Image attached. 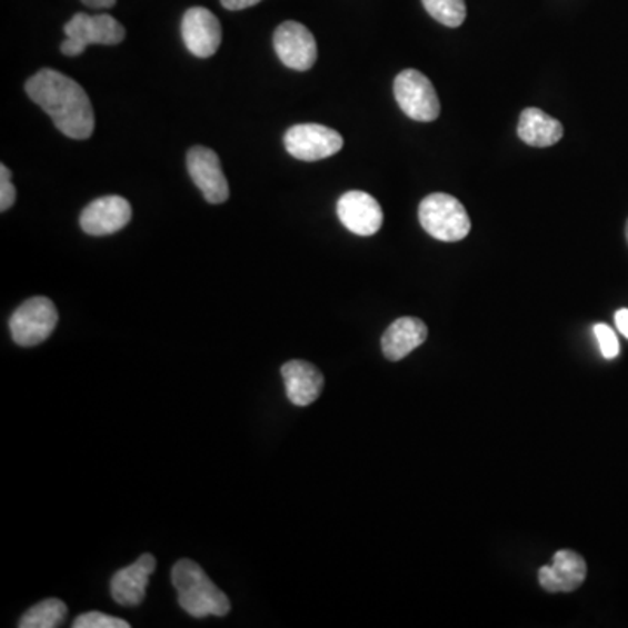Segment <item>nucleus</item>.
Segmentation results:
<instances>
[{"label":"nucleus","mask_w":628,"mask_h":628,"mask_svg":"<svg viewBox=\"0 0 628 628\" xmlns=\"http://www.w3.org/2000/svg\"><path fill=\"white\" fill-rule=\"evenodd\" d=\"M73 628H130L128 621L121 618L110 617L106 612H84L78 620L73 621Z\"/></svg>","instance_id":"nucleus-20"},{"label":"nucleus","mask_w":628,"mask_h":628,"mask_svg":"<svg viewBox=\"0 0 628 628\" xmlns=\"http://www.w3.org/2000/svg\"><path fill=\"white\" fill-rule=\"evenodd\" d=\"M187 170L208 203L220 205L228 201L229 183L217 152L208 147H192L187 154Z\"/></svg>","instance_id":"nucleus-9"},{"label":"nucleus","mask_w":628,"mask_h":628,"mask_svg":"<svg viewBox=\"0 0 628 628\" xmlns=\"http://www.w3.org/2000/svg\"><path fill=\"white\" fill-rule=\"evenodd\" d=\"M82 4L93 9L112 8L116 0H82Z\"/></svg>","instance_id":"nucleus-25"},{"label":"nucleus","mask_w":628,"mask_h":628,"mask_svg":"<svg viewBox=\"0 0 628 628\" xmlns=\"http://www.w3.org/2000/svg\"><path fill=\"white\" fill-rule=\"evenodd\" d=\"M345 146L341 134L321 124H297L285 133L288 154L300 161H321Z\"/></svg>","instance_id":"nucleus-7"},{"label":"nucleus","mask_w":628,"mask_h":628,"mask_svg":"<svg viewBox=\"0 0 628 628\" xmlns=\"http://www.w3.org/2000/svg\"><path fill=\"white\" fill-rule=\"evenodd\" d=\"M275 51L288 69L306 72L317 63L318 48L308 27L285 21L275 32Z\"/></svg>","instance_id":"nucleus-8"},{"label":"nucleus","mask_w":628,"mask_h":628,"mask_svg":"<svg viewBox=\"0 0 628 628\" xmlns=\"http://www.w3.org/2000/svg\"><path fill=\"white\" fill-rule=\"evenodd\" d=\"M615 321H617L618 330H620V332L628 339V309H620V311H617V315H615Z\"/></svg>","instance_id":"nucleus-24"},{"label":"nucleus","mask_w":628,"mask_h":628,"mask_svg":"<svg viewBox=\"0 0 628 628\" xmlns=\"http://www.w3.org/2000/svg\"><path fill=\"white\" fill-rule=\"evenodd\" d=\"M58 323L57 306L48 297H32L12 312L9 320L12 341L23 348L41 345L54 332Z\"/></svg>","instance_id":"nucleus-5"},{"label":"nucleus","mask_w":628,"mask_h":628,"mask_svg":"<svg viewBox=\"0 0 628 628\" xmlns=\"http://www.w3.org/2000/svg\"><path fill=\"white\" fill-rule=\"evenodd\" d=\"M223 8L229 11H241V9L251 8V6L259 4L262 0H220Z\"/></svg>","instance_id":"nucleus-23"},{"label":"nucleus","mask_w":628,"mask_h":628,"mask_svg":"<svg viewBox=\"0 0 628 628\" xmlns=\"http://www.w3.org/2000/svg\"><path fill=\"white\" fill-rule=\"evenodd\" d=\"M30 100L44 110L61 133L86 140L94 131V112L82 86L57 70L42 69L24 86Z\"/></svg>","instance_id":"nucleus-1"},{"label":"nucleus","mask_w":628,"mask_h":628,"mask_svg":"<svg viewBox=\"0 0 628 628\" xmlns=\"http://www.w3.org/2000/svg\"><path fill=\"white\" fill-rule=\"evenodd\" d=\"M337 216L348 231L358 236H372L382 228L381 205L367 192L349 191L337 203Z\"/></svg>","instance_id":"nucleus-12"},{"label":"nucleus","mask_w":628,"mask_h":628,"mask_svg":"<svg viewBox=\"0 0 628 628\" xmlns=\"http://www.w3.org/2000/svg\"><path fill=\"white\" fill-rule=\"evenodd\" d=\"M171 584L179 592V605L195 618L226 617L231 611L228 596L208 578L195 560L182 559L171 569Z\"/></svg>","instance_id":"nucleus-2"},{"label":"nucleus","mask_w":628,"mask_h":628,"mask_svg":"<svg viewBox=\"0 0 628 628\" xmlns=\"http://www.w3.org/2000/svg\"><path fill=\"white\" fill-rule=\"evenodd\" d=\"M398 106L413 121H435L440 114V100L430 79L419 70H403L395 79Z\"/></svg>","instance_id":"nucleus-6"},{"label":"nucleus","mask_w":628,"mask_h":628,"mask_svg":"<svg viewBox=\"0 0 628 628\" xmlns=\"http://www.w3.org/2000/svg\"><path fill=\"white\" fill-rule=\"evenodd\" d=\"M517 133L527 146L550 147L556 146L562 138L564 128L557 119L545 114L544 110L531 107L520 114Z\"/></svg>","instance_id":"nucleus-17"},{"label":"nucleus","mask_w":628,"mask_h":628,"mask_svg":"<svg viewBox=\"0 0 628 628\" xmlns=\"http://www.w3.org/2000/svg\"><path fill=\"white\" fill-rule=\"evenodd\" d=\"M625 232H627V241H628V222H627V228H625Z\"/></svg>","instance_id":"nucleus-26"},{"label":"nucleus","mask_w":628,"mask_h":628,"mask_svg":"<svg viewBox=\"0 0 628 628\" xmlns=\"http://www.w3.org/2000/svg\"><path fill=\"white\" fill-rule=\"evenodd\" d=\"M67 618V605L58 599H46L30 608L21 617L20 628H54L60 627Z\"/></svg>","instance_id":"nucleus-18"},{"label":"nucleus","mask_w":628,"mask_h":628,"mask_svg":"<svg viewBox=\"0 0 628 628\" xmlns=\"http://www.w3.org/2000/svg\"><path fill=\"white\" fill-rule=\"evenodd\" d=\"M594 332H596L597 341H599L602 357L608 358V360L617 358L620 353L617 333L612 332V329H609L608 325L605 323H597L594 327Z\"/></svg>","instance_id":"nucleus-21"},{"label":"nucleus","mask_w":628,"mask_h":628,"mask_svg":"<svg viewBox=\"0 0 628 628\" xmlns=\"http://www.w3.org/2000/svg\"><path fill=\"white\" fill-rule=\"evenodd\" d=\"M419 222L435 240L446 243L465 240L471 231V220L461 201L443 192L422 199Z\"/></svg>","instance_id":"nucleus-3"},{"label":"nucleus","mask_w":628,"mask_h":628,"mask_svg":"<svg viewBox=\"0 0 628 628\" xmlns=\"http://www.w3.org/2000/svg\"><path fill=\"white\" fill-rule=\"evenodd\" d=\"M131 205L121 196H106L94 199L93 203L82 210L81 228L86 235L107 236L124 229L130 223Z\"/></svg>","instance_id":"nucleus-10"},{"label":"nucleus","mask_w":628,"mask_h":628,"mask_svg":"<svg viewBox=\"0 0 628 628\" xmlns=\"http://www.w3.org/2000/svg\"><path fill=\"white\" fill-rule=\"evenodd\" d=\"M428 339V327L419 318L403 317L395 320L382 336V353L388 360H403Z\"/></svg>","instance_id":"nucleus-16"},{"label":"nucleus","mask_w":628,"mask_h":628,"mask_svg":"<svg viewBox=\"0 0 628 628\" xmlns=\"http://www.w3.org/2000/svg\"><path fill=\"white\" fill-rule=\"evenodd\" d=\"M17 201V189L11 182V170L6 165L0 167V210L8 211Z\"/></svg>","instance_id":"nucleus-22"},{"label":"nucleus","mask_w":628,"mask_h":628,"mask_svg":"<svg viewBox=\"0 0 628 628\" xmlns=\"http://www.w3.org/2000/svg\"><path fill=\"white\" fill-rule=\"evenodd\" d=\"M182 37L195 57L210 58L219 51L222 27L213 12L205 8H191L183 14Z\"/></svg>","instance_id":"nucleus-11"},{"label":"nucleus","mask_w":628,"mask_h":628,"mask_svg":"<svg viewBox=\"0 0 628 628\" xmlns=\"http://www.w3.org/2000/svg\"><path fill=\"white\" fill-rule=\"evenodd\" d=\"M67 39L61 44V53L66 57H79L90 44L114 46L124 41L126 30L110 14L90 17L84 12L73 14L66 24Z\"/></svg>","instance_id":"nucleus-4"},{"label":"nucleus","mask_w":628,"mask_h":628,"mask_svg":"<svg viewBox=\"0 0 628 628\" xmlns=\"http://www.w3.org/2000/svg\"><path fill=\"white\" fill-rule=\"evenodd\" d=\"M422 6L431 18L450 29H456L467 18L465 0H422Z\"/></svg>","instance_id":"nucleus-19"},{"label":"nucleus","mask_w":628,"mask_h":628,"mask_svg":"<svg viewBox=\"0 0 628 628\" xmlns=\"http://www.w3.org/2000/svg\"><path fill=\"white\" fill-rule=\"evenodd\" d=\"M156 569L154 556L143 554L137 562L119 569L110 580V594L119 606L137 608L146 599L149 578Z\"/></svg>","instance_id":"nucleus-13"},{"label":"nucleus","mask_w":628,"mask_h":628,"mask_svg":"<svg viewBox=\"0 0 628 628\" xmlns=\"http://www.w3.org/2000/svg\"><path fill=\"white\" fill-rule=\"evenodd\" d=\"M288 400L293 406L308 407L317 401L323 389V373L308 361L292 360L281 367Z\"/></svg>","instance_id":"nucleus-15"},{"label":"nucleus","mask_w":628,"mask_h":628,"mask_svg":"<svg viewBox=\"0 0 628 628\" xmlns=\"http://www.w3.org/2000/svg\"><path fill=\"white\" fill-rule=\"evenodd\" d=\"M587 578V564L572 550H559L550 566L539 569V585L547 592H575Z\"/></svg>","instance_id":"nucleus-14"}]
</instances>
